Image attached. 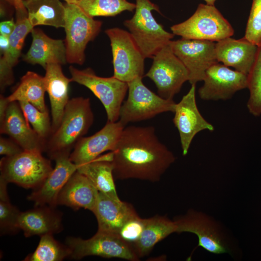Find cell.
I'll return each instance as SVG.
<instances>
[{
	"mask_svg": "<svg viewBox=\"0 0 261 261\" xmlns=\"http://www.w3.org/2000/svg\"><path fill=\"white\" fill-rule=\"evenodd\" d=\"M67 62L82 65L87 44L99 33L102 22L87 15L77 5L64 4Z\"/></svg>",
	"mask_w": 261,
	"mask_h": 261,
	"instance_id": "7",
	"label": "cell"
},
{
	"mask_svg": "<svg viewBox=\"0 0 261 261\" xmlns=\"http://www.w3.org/2000/svg\"><path fill=\"white\" fill-rule=\"evenodd\" d=\"M7 184L0 179V230L2 234L14 233L20 230L18 220L21 212L10 202Z\"/></svg>",
	"mask_w": 261,
	"mask_h": 261,
	"instance_id": "33",
	"label": "cell"
},
{
	"mask_svg": "<svg viewBox=\"0 0 261 261\" xmlns=\"http://www.w3.org/2000/svg\"><path fill=\"white\" fill-rule=\"evenodd\" d=\"M66 242L71 250L70 257L75 260H80L89 256L132 261L139 259L130 244L118 235L113 233L98 231L90 238L83 239L70 237Z\"/></svg>",
	"mask_w": 261,
	"mask_h": 261,
	"instance_id": "11",
	"label": "cell"
},
{
	"mask_svg": "<svg viewBox=\"0 0 261 261\" xmlns=\"http://www.w3.org/2000/svg\"><path fill=\"white\" fill-rule=\"evenodd\" d=\"M46 92L44 77L28 71L20 79L17 87L7 97L10 102H27L41 111H48L45 102Z\"/></svg>",
	"mask_w": 261,
	"mask_h": 261,
	"instance_id": "29",
	"label": "cell"
},
{
	"mask_svg": "<svg viewBox=\"0 0 261 261\" xmlns=\"http://www.w3.org/2000/svg\"><path fill=\"white\" fill-rule=\"evenodd\" d=\"M99 192L86 176L76 171L60 191L57 204L66 205L74 210L84 208L91 211Z\"/></svg>",
	"mask_w": 261,
	"mask_h": 261,
	"instance_id": "25",
	"label": "cell"
},
{
	"mask_svg": "<svg viewBox=\"0 0 261 261\" xmlns=\"http://www.w3.org/2000/svg\"><path fill=\"white\" fill-rule=\"evenodd\" d=\"M33 28L29 21L28 13H16L15 29L9 36V47L0 60L1 91L14 83L13 68L18 62L26 36Z\"/></svg>",
	"mask_w": 261,
	"mask_h": 261,
	"instance_id": "24",
	"label": "cell"
},
{
	"mask_svg": "<svg viewBox=\"0 0 261 261\" xmlns=\"http://www.w3.org/2000/svg\"><path fill=\"white\" fill-rule=\"evenodd\" d=\"M112 158L113 152L111 151L78 166L77 171L86 176L99 192L119 200L114 182Z\"/></svg>",
	"mask_w": 261,
	"mask_h": 261,
	"instance_id": "27",
	"label": "cell"
},
{
	"mask_svg": "<svg viewBox=\"0 0 261 261\" xmlns=\"http://www.w3.org/2000/svg\"><path fill=\"white\" fill-rule=\"evenodd\" d=\"M244 37L258 47L261 46V0H252Z\"/></svg>",
	"mask_w": 261,
	"mask_h": 261,
	"instance_id": "35",
	"label": "cell"
},
{
	"mask_svg": "<svg viewBox=\"0 0 261 261\" xmlns=\"http://www.w3.org/2000/svg\"><path fill=\"white\" fill-rule=\"evenodd\" d=\"M188 92L176 103L173 122L177 128L184 156L188 151L195 136L199 132L208 130L213 131L214 127L202 116L196 101V84L191 85Z\"/></svg>",
	"mask_w": 261,
	"mask_h": 261,
	"instance_id": "14",
	"label": "cell"
},
{
	"mask_svg": "<svg viewBox=\"0 0 261 261\" xmlns=\"http://www.w3.org/2000/svg\"><path fill=\"white\" fill-rule=\"evenodd\" d=\"M174 220L177 227L176 232H190L197 236L198 246L215 254L230 251L227 239L220 225L207 215L189 210L185 215L177 217Z\"/></svg>",
	"mask_w": 261,
	"mask_h": 261,
	"instance_id": "12",
	"label": "cell"
},
{
	"mask_svg": "<svg viewBox=\"0 0 261 261\" xmlns=\"http://www.w3.org/2000/svg\"><path fill=\"white\" fill-rule=\"evenodd\" d=\"M0 134H5L24 150L44 152L45 141L30 127L17 102H10L0 121Z\"/></svg>",
	"mask_w": 261,
	"mask_h": 261,
	"instance_id": "18",
	"label": "cell"
},
{
	"mask_svg": "<svg viewBox=\"0 0 261 261\" xmlns=\"http://www.w3.org/2000/svg\"><path fill=\"white\" fill-rule=\"evenodd\" d=\"M171 41L154 56L152 66L145 75L155 83L159 95L168 100H173L189 79L188 71L174 53Z\"/></svg>",
	"mask_w": 261,
	"mask_h": 261,
	"instance_id": "10",
	"label": "cell"
},
{
	"mask_svg": "<svg viewBox=\"0 0 261 261\" xmlns=\"http://www.w3.org/2000/svg\"><path fill=\"white\" fill-rule=\"evenodd\" d=\"M135 12L131 18L124 22V26L145 58H153L162 47L168 44L174 34L165 30L152 14L160 13L158 6L150 0H136Z\"/></svg>",
	"mask_w": 261,
	"mask_h": 261,
	"instance_id": "3",
	"label": "cell"
},
{
	"mask_svg": "<svg viewBox=\"0 0 261 261\" xmlns=\"http://www.w3.org/2000/svg\"><path fill=\"white\" fill-rule=\"evenodd\" d=\"M93 121L89 98L79 97L70 99L59 126L46 141L44 152L53 160L60 156H70Z\"/></svg>",
	"mask_w": 261,
	"mask_h": 261,
	"instance_id": "2",
	"label": "cell"
},
{
	"mask_svg": "<svg viewBox=\"0 0 261 261\" xmlns=\"http://www.w3.org/2000/svg\"><path fill=\"white\" fill-rule=\"evenodd\" d=\"M69 69L72 82L88 88L101 101L106 111L107 121H117L121 106L128 90V83L114 76H99L91 68L78 70L70 66Z\"/></svg>",
	"mask_w": 261,
	"mask_h": 261,
	"instance_id": "8",
	"label": "cell"
},
{
	"mask_svg": "<svg viewBox=\"0 0 261 261\" xmlns=\"http://www.w3.org/2000/svg\"><path fill=\"white\" fill-rule=\"evenodd\" d=\"M42 153L23 150L14 156L2 158L0 161V178L26 188H38L53 169L50 160Z\"/></svg>",
	"mask_w": 261,
	"mask_h": 261,
	"instance_id": "4",
	"label": "cell"
},
{
	"mask_svg": "<svg viewBox=\"0 0 261 261\" xmlns=\"http://www.w3.org/2000/svg\"><path fill=\"white\" fill-rule=\"evenodd\" d=\"M10 45L9 37L0 35V50L1 54H4L8 50Z\"/></svg>",
	"mask_w": 261,
	"mask_h": 261,
	"instance_id": "40",
	"label": "cell"
},
{
	"mask_svg": "<svg viewBox=\"0 0 261 261\" xmlns=\"http://www.w3.org/2000/svg\"><path fill=\"white\" fill-rule=\"evenodd\" d=\"M71 252L67 245L56 240L53 234L41 236L40 240L34 251L28 255L26 261H61L70 257Z\"/></svg>",
	"mask_w": 261,
	"mask_h": 261,
	"instance_id": "31",
	"label": "cell"
},
{
	"mask_svg": "<svg viewBox=\"0 0 261 261\" xmlns=\"http://www.w3.org/2000/svg\"><path fill=\"white\" fill-rule=\"evenodd\" d=\"M34 208L21 212L18 227L25 237L60 232L63 229L62 216L55 207L48 205L35 206Z\"/></svg>",
	"mask_w": 261,
	"mask_h": 261,
	"instance_id": "22",
	"label": "cell"
},
{
	"mask_svg": "<svg viewBox=\"0 0 261 261\" xmlns=\"http://www.w3.org/2000/svg\"><path fill=\"white\" fill-rule=\"evenodd\" d=\"M171 30L183 38L217 42L234 34L231 24L215 5L202 3L189 18L172 26Z\"/></svg>",
	"mask_w": 261,
	"mask_h": 261,
	"instance_id": "5",
	"label": "cell"
},
{
	"mask_svg": "<svg viewBox=\"0 0 261 261\" xmlns=\"http://www.w3.org/2000/svg\"><path fill=\"white\" fill-rule=\"evenodd\" d=\"M206 4L209 5H215V3L217 0H204Z\"/></svg>",
	"mask_w": 261,
	"mask_h": 261,
	"instance_id": "42",
	"label": "cell"
},
{
	"mask_svg": "<svg viewBox=\"0 0 261 261\" xmlns=\"http://www.w3.org/2000/svg\"><path fill=\"white\" fill-rule=\"evenodd\" d=\"M112 152L113 174L117 179L157 182L175 160L152 126L125 127Z\"/></svg>",
	"mask_w": 261,
	"mask_h": 261,
	"instance_id": "1",
	"label": "cell"
},
{
	"mask_svg": "<svg viewBox=\"0 0 261 261\" xmlns=\"http://www.w3.org/2000/svg\"><path fill=\"white\" fill-rule=\"evenodd\" d=\"M18 102L25 117L33 129L46 142L52 133V123L48 110L41 111L27 102Z\"/></svg>",
	"mask_w": 261,
	"mask_h": 261,
	"instance_id": "34",
	"label": "cell"
},
{
	"mask_svg": "<svg viewBox=\"0 0 261 261\" xmlns=\"http://www.w3.org/2000/svg\"><path fill=\"white\" fill-rule=\"evenodd\" d=\"M24 150L11 138H0V154L5 157H12L17 155Z\"/></svg>",
	"mask_w": 261,
	"mask_h": 261,
	"instance_id": "37",
	"label": "cell"
},
{
	"mask_svg": "<svg viewBox=\"0 0 261 261\" xmlns=\"http://www.w3.org/2000/svg\"><path fill=\"white\" fill-rule=\"evenodd\" d=\"M87 15L114 16L123 11L132 12L136 4L127 0H82L77 5Z\"/></svg>",
	"mask_w": 261,
	"mask_h": 261,
	"instance_id": "30",
	"label": "cell"
},
{
	"mask_svg": "<svg viewBox=\"0 0 261 261\" xmlns=\"http://www.w3.org/2000/svg\"><path fill=\"white\" fill-rule=\"evenodd\" d=\"M177 228L175 221L165 216L156 215L145 218L143 231L132 245L135 253L139 258L146 256L158 243L176 232Z\"/></svg>",
	"mask_w": 261,
	"mask_h": 261,
	"instance_id": "26",
	"label": "cell"
},
{
	"mask_svg": "<svg viewBox=\"0 0 261 261\" xmlns=\"http://www.w3.org/2000/svg\"><path fill=\"white\" fill-rule=\"evenodd\" d=\"M258 47L244 37L238 40L228 37L215 45L218 62L246 75L255 60Z\"/></svg>",
	"mask_w": 261,
	"mask_h": 261,
	"instance_id": "20",
	"label": "cell"
},
{
	"mask_svg": "<svg viewBox=\"0 0 261 261\" xmlns=\"http://www.w3.org/2000/svg\"><path fill=\"white\" fill-rule=\"evenodd\" d=\"M32 43L23 60L28 63L39 64L44 69L51 63L65 64L67 62L65 42L54 39L39 28H33L31 32Z\"/></svg>",
	"mask_w": 261,
	"mask_h": 261,
	"instance_id": "21",
	"label": "cell"
},
{
	"mask_svg": "<svg viewBox=\"0 0 261 261\" xmlns=\"http://www.w3.org/2000/svg\"><path fill=\"white\" fill-rule=\"evenodd\" d=\"M144 224L145 219L138 217L128 222L121 231L119 236L132 246L139 237Z\"/></svg>",
	"mask_w": 261,
	"mask_h": 261,
	"instance_id": "36",
	"label": "cell"
},
{
	"mask_svg": "<svg viewBox=\"0 0 261 261\" xmlns=\"http://www.w3.org/2000/svg\"><path fill=\"white\" fill-rule=\"evenodd\" d=\"M55 166L43 184L27 197L35 206L48 205L56 208L59 193L71 176L77 171L78 166L63 156L55 160Z\"/></svg>",
	"mask_w": 261,
	"mask_h": 261,
	"instance_id": "19",
	"label": "cell"
},
{
	"mask_svg": "<svg viewBox=\"0 0 261 261\" xmlns=\"http://www.w3.org/2000/svg\"><path fill=\"white\" fill-rule=\"evenodd\" d=\"M30 24L56 28L65 26V8L59 0H23Z\"/></svg>",
	"mask_w": 261,
	"mask_h": 261,
	"instance_id": "28",
	"label": "cell"
},
{
	"mask_svg": "<svg viewBox=\"0 0 261 261\" xmlns=\"http://www.w3.org/2000/svg\"><path fill=\"white\" fill-rule=\"evenodd\" d=\"M91 211L97 220L98 231L118 235L128 222L139 217L130 203L100 192Z\"/></svg>",
	"mask_w": 261,
	"mask_h": 261,
	"instance_id": "17",
	"label": "cell"
},
{
	"mask_svg": "<svg viewBox=\"0 0 261 261\" xmlns=\"http://www.w3.org/2000/svg\"><path fill=\"white\" fill-rule=\"evenodd\" d=\"M113 56V76L129 83L144 73L145 58L129 32L118 28L106 29Z\"/></svg>",
	"mask_w": 261,
	"mask_h": 261,
	"instance_id": "9",
	"label": "cell"
},
{
	"mask_svg": "<svg viewBox=\"0 0 261 261\" xmlns=\"http://www.w3.org/2000/svg\"><path fill=\"white\" fill-rule=\"evenodd\" d=\"M67 3L71 4L78 5L82 0H63Z\"/></svg>",
	"mask_w": 261,
	"mask_h": 261,
	"instance_id": "41",
	"label": "cell"
},
{
	"mask_svg": "<svg viewBox=\"0 0 261 261\" xmlns=\"http://www.w3.org/2000/svg\"><path fill=\"white\" fill-rule=\"evenodd\" d=\"M203 84L198 90L204 101L227 100L237 91L247 88V75L218 63L206 72Z\"/></svg>",
	"mask_w": 261,
	"mask_h": 261,
	"instance_id": "15",
	"label": "cell"
},
{
	"mask_svg": "<svg viewBox=\"0 0 261 261\" xmlns=\"http://www.w3.org/2000/svg\"><path fill=\"white\" fill-rule=\"evenodd\" d=\"M15 23L13 19L0 22V34L9 37L15 29Z\"/></svg>",
	"mask_w": 261,
	"mask_h": 261,
	"instance_id": "38",
	"label": "cell"
},
{
	"mask_svg": "<svg viewBox=\"0 0 261 261\" xmlns=\"http://www.w3.org/2000/svg\"><path fill=\"white\" fill-rule=\"evenodd\" d=\"M142 77L128 83V95L120 108L119 121L124 126L130 122L151 119L162 113H174L176 103L162 98L148 89Z\"/></svg>",
	"mask_w": 261,
	"mask_h": 261,
	"instance_id": "6",
	"label": "cell"
},
{
	"mask_svg": "<svg viewBox=\"0 0 261 261\" xmlns=\"http://www.w3.org/2000/svg\"><path fill=\"white\" fill-rule=\"evenodd\" d=\"M171 43L174 53L188 71L191 85L203 81L206 71L219 63L214 42L182 38Z\"/></svg>",
	"mask_w": 261,
	"mask_h": 261,
	"instance_id": "13",
	"label": "cell"
},
{
	"mask_svg": "<svg viewBox=\"0 0 261 261\" xmlns=\"http://www.w3.org/2000/svg\"><path fill=\"white\" fill-rule=\"evenodd\" d=\"M249 97L247 102L249 112L255 116L261 115V46L258 47L254 64L247 75Z\"/></svg>",
	"mask_w": 261,
	"mask_h": 261,
	"instance_id": "32",
	"label": "cell"
},
{
	"mask_svg": "<svg viewBox=\"0 0 261 261\" xmlns=\"http://www.w3.org/2000/svg\"><path fill=\"white\" fill-rule=\"evenodd\" d=\"M45 70L44 77L50 102L52 133L59 126L70 100L69 86L72 81L64 75L60 64H49Z\"/></svg>",
	"mask_w": 261,
	"mask_h": 261,
	"instance_id": "23",
	"label": "cell"
},
{
	"mask_svg": "<svg viewBox=\"0 0 261 261\" xmlns=\"http://www.w3.org/2000/svg\"><path fill=\"white\" fill-rule=\"evenodd\" d=\"M10 102L7 98L2 95L0 96V121H1L5 116L8 106Z\"/></svg>",
	"mask_w": 261,
	"mask_h": 261,
	"instance_id": "39",
	"label": "cell"
},
{
	"mask_svg": "<svg viewBox=\"0 0 261 261\" xmlns=\"http://www.w3.org/2000/svg\"><path fill=\"white\" fill-rule=\"evenodd\" d=\"M125 127L118 120L107 121L96 133L78 141L70 155V160L78 166L93 161L105 151H113Z\"/></svg>",
	"mask_w": 261,
	"mask_h": 261,
	"instance_id": "16",
	"label": "cell"
}]
</instances>
